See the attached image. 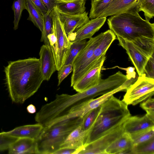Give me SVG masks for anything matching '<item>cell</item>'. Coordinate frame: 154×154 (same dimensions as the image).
I'll return each mask as SVG.
<instances>
[{
    "instance_id": "1",
    "label": "cell",
    "mask_w": 154,
    "mask_h": 154,
    "mask_svg": "<svg viewBox=\"0 0 154 154\" xmlns=\"http://www.w3.org/2000/svg\"><path fill=\"white\" fill-rule=\"evenodd\" d=\"M4 71L10 97L16 103H23L38 91L44 81L39 59L36 57L10 61Z\"/></svg>"
},
{
    "instance_id": "2",
    "label": "cell",
    "mask_w": 154,
    "mask_h": 154,
    "mask_svg": "<svg viewBox=\"0 0 154 154\" xmlns=\"http://www.w3.org/2000/svg\"><path fill=\"white\" fill-rule=\"evenodd\" d=\"M109 27L118 40L131 42L150 57L154 52V23L139 13H123L107 19Z\"/></svg>"
},
{
    "instance_id": "3",
    "label": "cell",
    "mask_w": 154,
    "mask_h": 154,
    "mask_svg": "<svg viewBox=\"0 0 154 154\" xmlns=\"http://www.w3.org/2000/svg\"><path fill=\"white\" fill-rule=\"evenodd\" d=\"M131 116L128 105L112 95L101 105L98 114L89 129L84 146L119 128Z\"/></svg>"
},
{
    "instance_id": "4",
    "label": "cell",
    "mask_w": 154,
    "mask_h": 154,
    "mask_svg": "<svg viewBox=\"0 0 154 154\" xmlns=\"http://www.w3.org/2000/svg\"><path fill=\"white\" fill-rule=\"evenodd\" d=\"M82 118L67 119L43 128L35 140L37 154H53L60 148L66 138L80 125Z\"/></svg>"
},
{
    "instance_id": "5",
    "label": "cell",
    "mask_w": 154,
    "mask_h": 154,
    "mask_svg": "<svg viewBox=\"0 0 154 154\" xmlns=\"http://www.w3.org/2000/svg\"><path fill=\"white\" fill-rule=\"evenodd\" d=\"M53 31L48 36L54 58L56 70L64 65L72 42L69 39L56 6L52 11Z\"/></svg>"
},
{
    "instance_id": "6",
    "label": "cell",
    "mask_w": 154,
    "mask_h": 154,
    "mask_svg": "<svg viewBox=\"0 0 154 154\" xmlns=\"http://www.w3.org/2000/svg\"><path fill=\"white\" fill-rule=\"evenodd\" d=\"M126 91L122 100L128 105H136L154 95V79L146 77L143 73Z\"/></svg>"
},
{
    "instance_id": "7",
    "label": "cell",
    "mask_w": 154,
    "mask_h": 154,
    "mask_svg": "<svg viewBox=\"0 0 154 154\" xmlns=\"http://www.w3.org/2000/svg\"><path fill=\"white\" fill-rule=\"evenodd\" d=\"M103 35L101 32L96 36L91 37L87 42L85 47L79 52L72 63V73L71 79V86L83 75L88 63L92 57L94 50L100 42Z\"/></svg>"
},
{
    "instance_id": "8",
    "label": "cell",
    "mask_w": 154,
    "mask_h": 154,
    "mask_svg": "<svg viewBox=\"0 0 154 154\" xmlns=\"http://www.w3.org/2000/svg\"><path fill=\"white\" fill-rule=\"evenodd\" d=\"M124 123L112 131L84 146L76 151L75 154H105V150L125 132Z\"/></svg>"
},
{
    "instance_id": "9",
    "label": "cell",
    "mask_w": 154,
    "mask_h": 154,
    "mask_svg": "<svg viewBox=\"0 0 154 154\" xmlns=\"http://www.w3.org/2000/svg\"><path fill=\"white\" fill-rule=\"evenodd\" d=\"M106 53L99 57L86 73L72 86L78 92H82L97 85L101 79V70Z\"/></svg>"
},
{
    "instance_id": "10",
    "label": "cell",
    "mask_w": 154,
    "mask_h": 154,
    "mask_svg": "<svg viewBox=\"0 0 154 154\" xmlns=\"http://www.w3.org/2000/svg\"><path fill=\"white\" fill-rule=\"evenodd\" d=\"M118 41L119 45L126 50L139 76H141L144 73L145 66L149 57L131 42L123 39Z\"/></svg>"
},
{
    "instance_id": "11",
    "label": "cell",
    "mask_w": 154,
    "mask_h": 154,
    "mask_svg": "<svg viewBox=\"0 0 154 154\" xmlns=\"http://www.w3.org/2000/svg\"><path fill=\"white\" fill-rule=\"evenodd\" d=\"M106 18V17H100L90 20L68 36L69 39L73 42L91 38L103 25Z\"/></svg>"
},
{
    "instance_id": "12",
    "label": "cell",
    "mask_w": 154,
    "mask_h": 154,
    "mask_svg": "<svg viewBox=\"0 0 154 154\" xmlns=\"http://www.w3.org/2000/svg\"><path fill=\"white\" fill-rule=\"evenodd\" d=\"M143 0H114L99 17H106L123 13H139L140 5Z\"/></svg>"
},
{
    "instance_id": "13",
    "label": "cell",
    "mask_w": 154,
    "mask_h": 154,
    "mask_svg": "<svg viewBox=\"0 0 154 154\" xmlns=\"http://www.w3.org/2000/svg\"><path fill=\"white\" fill-rule=\"evenodd\" d=\"M40 68L44 81H49L56 70L54 58L50 45H43L39 53Z\"/></svg>"
},
{
    "instance_id": "14",
    "label": "cell",
    "mask_w": 154,
    "mask_h": 154,
    "mask_svg": "<svg viewBox=\"0 0 154 154\" xmlns=\"http://www.w3.org/2000/svg\"><path fill=\"white\" fill-rule=\"evenodd\" d=\"M125 132L130 135L154 127V120L146 114L142 117L130 116L124 122Z\"/></svg>"
},
{
    "instance_id": "15",
    "label": "cell",
    "mask_w": 154,
    "mask_h": 154,
    "mask_svg": "<svg viewBox=\"0 0 154 154\" xmlns=\"http://www.w3.org/2000/svg\"><path fill=\"white\" fill-rule=\"evenodd\" d=\"M59 12L60 20L67 37L75 30L80 28L90 20L88 16V12L86 11L82 14L76 15H69Z\"/></svg>"
},
{
    "instance_id": "16",
    "label": "cell",
    "mask_w": 154,
    "mask_h": 154,
    "mask_svg": "<svg viewBox=\"0 0 154 154\" xmlns=\"http://www.w3.org/2000/svg\"><path fill=\"white\" fill-rule=\"evenodd\" d=\"M43 128L39 123L17 127L5 134L18 138H27L36 140L39 136Z\"/></svg>"
},
{
    "instance_id": "17",
    "label": "cell",
    "mask_w": 154,
    "mask_h": 154,
    "mask_svg": "<svg viewBox=\"0 0 154 154\" xmlns=\"http://www.w3.org/2000/svg\"><path fill=\"white\" fill-rule=\"evenodd\" d=\"M133 145L130 135L124 132L105 150V154H131Z\"/></svg>"
},
{
    "instance_id": "18",
    "label": "cell",
    "mask_w": 154,
    "mask_h": 154,
    "mask_svg": "<svg viewBox=\"0 0 154 154\" xmlns=\"http://www.w3.org/2000/svg\"><path fill=\"white\" fill-rule=\"evenodd\" d=\"M116 39V36L110 29L103 32V35L101 41L95 49L93 55L88 62L83 75L99 57L104 53H106L112 43Z\"/></svg>"
},
{
    "instance_id": "19",
    "label": "cell",
    "mask_w": 154,
    "mask_h": 154,
    "mask_svg": "<svg viewBox=\"0 0 154 154\" xmlns=\"http://www.w3.org/2000/svg\"><path fill=\"white\" fill-rule=\"evenodd\" d=\"M8 149L9 154L37 153L35 140L27 138H18Z\"/></svg>"
},
{
    "instance_id": "20",
    "label": "cell",
    "mask_w": 154,
    "mask_h": 154,
    "mask_svg": "<svg viewBox=\"0 0 154 154\" xmlns=\"http://www.w3.org/2000/svg\"><path fill=\"white\" fill-rule=\"evenodd\" d=\"M89 130H83L80 125L69 134L60 145V148H72L76 149V151L84 146Z\"/></svg>"
},
{
    "instance_id": "21",
    "label": "cell",
    "mask_w": 154,
    "mask_h": 154,
    "mask_svg": "<svg viewBox=\"0 0 154 154\" xmlns=\"http://www.w3.org/2000/svg\"><path fill=\"white\" fill-rule=\"evenodd\" d=\"M86 1L75 0L68 2H59L56 6L58 11L69 15L82 14L85 11Z\"/></svg>"
},
{
    "instance_id": "22",
    "label": "cell",
    "mask_w": 154,
    "mask_h": 154,
    "mask_svg": "<svg viewBox=\"0 0 154 154\" xmlns=\"http://www.w3.org/2000/svg\"><path fill=\"white\" fill-rule=\"evenodd\" d=\"M26 9L29 16L27 20L32 21L42 32L43 30V16L30 0H26Z\"/></svg>"
},
{
    "instance_id": "23",
    "label": "cell",
    "mask_w": 154,
    "mask_h": 154,
    "mask_svg": "<svg viewBox=\"0 0 154 154\" xmlns=\"http://www.w3.org/2000/svg\"><path fill=\"white\" fill-rule=\"evenodd\" d=\"M53 16L52 11L48 12L43 15V30L42 32L41 42H43L45 45H49L48 36L52 32Z\"/></svg>"
},
{
    "instance_id": "24",
    "label": "cell",
    "mask_w": 154,
    "mask_h": 154,
    "mask_svg": "<svg viewBox=\"0 0 154 154\" xmlns=\"http://www.w3.org/2000/svg\"><path fill=\"white\" fill-rule=\"evenodd\" d=\"M132 154H154V137L146 141L133 145L131 149Z\"/></svg>"
},
{
    "instance_id": "25",
    "label": "cell",
    "mask_w": 154,
    "mask_h": 154,
    "mask_svg": "<svg viewBox=\"0 0 154 154\" xmlns=\"http://www.w3.org/2000/svg\"><path fill=\"white\" fill-rule=\"evenodd\" d=\"M114 0H99L91 2V8L89 18L98 17Z\"/></svg>"
},
{
    "instance_id": "26",
    "label": "cell",
    "mask_w": 154,
    "mask_h": 154,
    "mask_svg": "<svg viewBox=\"0 0 154 154\" xmlns=\"http://www.w3.org/2000/svg\"><path fill=\"white\" fill-rule=\"evenodd\" d=\"M72 43L64 65L72 64L77 55L86 45L87 41L84 39Z\"/></svg>"
},
{
    "instance_id": "27",
    "label": "cell",
    "mask_w": 154,
    "mask_h": 154,
    "mask_svg": "<svg viewBox=\"0 0 154 154\" xmlns=\"http://www.w3.org/2000/svg\"><path fill=\"white\" fill-rule=\"evenodd\" d=\"M26 0H16L14 1L12 8L14 11V30L18 27L19 23L22 16L23 10L26 9Z\"/></svg>"
},
{
    "instance_id": "28",
    "label": "cell",
    "mask_w": 154,
    "mask_h": 154,
    "mask_svg": "<svg viewBox=\"0 0 154 154\" xmlns=\"http://www.w3.org/2000/svg\"><path fill=\"white\" fill-rule=\"evenodd\" d=\"M101 105L90 110L83 117L81 126L83 130L87 131L90 129L98 114Z\"/></svg>"
},
{
    "instance_id": "29",
    "label": "cell",
    "mask_w": 154,
    "mask_h": 154,
    "mask_svg": "<svg viewBox=\"0 0 154 154\" xmlns=\"http://www.w3.org/2000/svg\"><path fill=\"white\" fill-rule=\"evenodd\" d=\"M133 145L148 140L154 137V127L146 129L130 135Z\"/></svg>"
},
{
    "instance_id": "30",
    "label": "cell",
    "mask_w": 154,
    "mask_h": 154,
    "mask_svg": "<svg viewBox=\"0 0 154 154\" xmlns=\"http://www.w3.org/2000/svg\"><path fill=\"white\" fill-rule=\"evenodd\" d=\"M139 11L143 12L145 20L149 21L154 16V0H143L140 5Z\"/></svg>"
},
{
    "instance_id": "31",
    "label": "cell",
    "mask_w": 154,
    "mask_h": 154,
    "mask_svg": "<svg viewBox=\"0 0 154 154\" xmlns=\"http://www.w3.org/2000/svg\"><path fill=\"white\" fill-rule=\"evenodd\" d=\"M17 139L6 134L5 132L0 133V151L8 149L11 144Z\"/></svg>"
},
{
    "instance_id": "32",
    "label": "cell",
    "mask_w": 154,
    "mask_h": 154,
    "mask_svg": "<svg viewBox=\"0 0 154 154\" xmlns=\"http://www.w3.org/2000/svg\"><path fill=\"white\" fill-rule=\"evenodd\" d=\"M140 106L145 110L146 114L151 119L154 120V99L149 97L143 102Z\"/></svg>"
},
{
    "instance_id": "33",
    "label": "cell",
    "mask_w": 154,
    "mask_h": 154,
    "mask_svg": "<svg viewBox=\"0 0 154 154\" xmlns=\"http://www.w3.org/2000/svg\"><path fill=\"white\" fill-rule=\"evenodd\" d=\"M72 71V64L64 65L58 72V86H59L63 81Z\"/></svg>"
},
{
    "instance_id": "34",
    "label": "cell",
    "mask_w": 154,
    "mask_h": 154,
    "mask_svg": "<svg viewBox=\"0 0 154 154\" xmlns=\"http://www.w3.org/2000/svg\"><path fill=\"white\" fill-rule=\"evenodd\" d=\"M144 73L146 77L154 79V54L148 60L144 67Z\"/></svg>"
},
{
    "instance_id": "35",
    "label": "cell",
    "mask_w": 154,
    "mask_h": 154,
    "mask_svg": "<svg viewBox=\"0 0 154 154\" xmlns=\"http://www.w3.org/2000/svg\"><path fill=\"white\" fill-rule=\"evenodd\" d=\"M46 7L48 12H51L59 2L58 0H41Z\"/></svg>"
},
{
    "instance_id": "36",
    "label": "cell",
    "mask_w": 154,
    "mask_h": 154,
    "mask_svg": "<svg viewBox=\"0 0 154 154\" xmlns=\"http://www.w3.org/2000/svg\"><path fill=\"white\" fill-rule=\"evenodd\" d=\"M30 0L40 11L43 16L47 12V9L41 0Z\"/></svg>"
},
{
    "instance_id": "37",
    "label": "cell",
    "mask_w": 154,
    "mask_h": 154,
    "mask_svg": "<svg viewBox=\"0 0 154 154\" xmlns=\"http://www.w3.org/2000/svg\"><path fill=\"white\" fill-rule=\"evenodd\" d=\"M117 67L121 69L125 70L126 71V75L127 78L131 79L132 78H135L136 77V73L134 70L135 68L134 67L129 66L126 68L120 67L116 66Z\"/></svg>"
},
{
    "instance_id": "38",
    "label": "cell",
    "mask_w": 154,
    "mask_h": 154,
    "mask_svg": "<svg viewBox=\"0 0 154 154\" xmlns=\"http://www.w3.org/2000/svg\"><path fill=\"white\" fill-rule=\"evenodd\" d=\"M76 151V149L72 148H61L55 151L53 154H75Z\"/></svg>"
},
{
    "instance_id": "39",
    "label": "cell",
    "mask_w": 154,
    "mask_h": 154,
    "mask_svg": "<svg viewBox=\"0 0 154 154\" xmlns=\"http://www.w3.org/2000/svg\"><path fill=\"white\" fill-rule=\"evenodd\" d=\"M26 109L27 112L30 114H33L36 112L35 107L32 104L29 105L26 108Z\"/></svg>"
},
{
    "instance_id": "40",
    "label": "cell",
    "mask_w": 154,
    "mask_h": 154,
    "mask_svg": "<svg viewBox=\"0 0 154 154\" xmlns=\"http://www.w3.org/2000/svg\"><path fill=\"white\" fill-rule=\"evenodd\" d=\"M75 0H58L59 2H68L74 1Z\"/></svg>"
},
{
    "instance_id": "41",
    "label": "cell",
    "mask_w": 154,
    "mask_h": 154,
    "mask_svg": "<svg viewBox=\"0 0 154 154\" xmlns=\"http://www.w3.org/2000/svg\"><path fill=\"white\" fill-rule=\"evenodd\" d=\"M91 0V2H95V1H98L99 0Z\"/></svg>"
},
{
    "instance_id": "42",
    "label": "cell",
    "mask_w": 154,
    "mask_h": 154,
    "mask_svg": "<svg viewBox=\"0 0 154 154\" xmlns=\"http://www.w3.org/2000/svg\"><path fill=\"white\" fill-rule=\"evenodd\" d=\"M85 0V1H86V0Z\"/></svg>"
}]
</instances>
